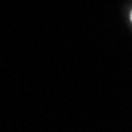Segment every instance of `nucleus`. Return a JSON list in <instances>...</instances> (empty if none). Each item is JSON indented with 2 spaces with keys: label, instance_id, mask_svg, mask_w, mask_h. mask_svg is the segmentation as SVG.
<instances>
[{
  "label": "nucleus",
  "instance_id": "f257e3e1",
  "mask_svg": "<svg viewBox=\"0 0 132 132\" xmlns=\"http://www.w3.org/2000/svg\"><path fill=\"white\" fill-rule=\"evenodd\" d=\"M130 21H132V11H130Z\"/></svg>",
  "mask_w": 132,
  "mask_h": 132
}]
</instances>
